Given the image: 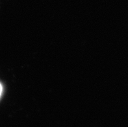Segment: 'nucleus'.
Listing matches in <instances>:
<instances>
[{
	"label": "nucleus",
	"mask_w": 128,
	"mask_h": 127,
	"mask_svg": "<svg viewBox=\"0 0 128 127\" xmlns=\"http://www.w3.org/2000/svg\"><path fill=\"white\" fill-rule=\"evenodd\" d=\"M2 91H3V87H2V85L1 84V83H0V96L2 95Z\"/></svg>",
	"instance_id": "f257e3e1"
}]
</instances>
